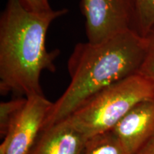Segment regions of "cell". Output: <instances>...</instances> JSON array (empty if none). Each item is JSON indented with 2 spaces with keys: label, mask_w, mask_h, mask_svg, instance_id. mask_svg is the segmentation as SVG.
Returning <instances> with one entry per match:
<instances>
[{
  "label": "cell",
  "mask_w": 154,
  "mask_h": 154,
  "mask_svg": "<svg viewBox=\"0 0 154 154\" xmlns=\"http://www.w3.org/2000/svg\"><path fill=\"white\" fill-rule=\"evenodd\" d=\"M67 9L31 11L22 0H7L0 17V93L17 96L43 94L40 76L56 71L58 49L49 51L46 36L53 21Z\"/></svg>",
  "instance_id": "cell-1"
},
{
  "label": "cell",
  "mask_w": 154,
  "mask_h": 154,
  "mask_svg": "<svg viewBox=\"0 0 154 154\" xmlns=\"http://www.w3.org/2000/svg\"><path fill=\"white\" fill-rule=\"evenodd\" d=\"M144 55V37L136 31L99 43L76 44L67 63L71 82L53 103L42 131L68 118L101 90L138 74Z\"/></svg>",
  "instance_id": "cell-2"
},
{
  "label": "cell",
  "mask_w": 154,
  "mask_h": 154,
  "mask_svg": "<svg viewBox=\"0 0 154 154\" xmlns=\"http://www.w3.org/2000/svg\"><path fill=\"white\" fill-rule=\"evenodd\" d=\"M154 99L147 79L136 74L95 94L66 119L88 138L109 131L135 106Z\"/></svg>",
  "instance_id": "cell-3"
},
{
  "label": "cell",
  "mask_w": 154,
  "mask_h": 154,
  "mask_svg": "<svg viewBox=\"0 0 154 154\" xmlns=\"http://www.w3.org/2000/svg\"><path fill=\"white\" fill-rule=\"evenodd\" d=\"M81 9L90 43H99L128 31H136V0H82Z\"/></svg>",
  "instance_id": "cell-4"
},
{
  "label": "cell",
  "mask_w": 154,
  "mask_h": 154,
  "mask_svg": "<svg viewBox=\"0 0 154 154\" xmlns=\"http://www.w3.org/2000/svg\"><path fill=\"white\" fill-rule=\"evenodd\" d=\"M53 105L44 94L26 97L0 146V154H32Z\"/></svg>",
  "instance_id": "cell-5"
},
{
  "label": "cell",
  "mask_w": 154,
  "mask_h": 154,
  "mask_svg": "<svg viewBox=\"0 0 154 154\" xmlns=\"http://www.w3.org/2000/svg\"><path fill=\"white\" fill-rule=\"evenodd\" d=\"M127 154H136L154 136V99L136 104L111 130Z\"/></svg>",
  "instance_id": "cell-6"
},
{
  "label": "cell",
  "mask_w": 154,
  "mask_h": 154,
  "mask_svg": "<svg viewBox=\"0 0 154 154\" xmlns=\"http://www.w3.org/2000/svg\"><path fill=\"white\" fill-rule=\"evenodd\" d=\"M88 139L64 119L42 131L32 154H82Z\"/></svg>",
  "instance_id": "cell-7"
},
{
  "label": "cell",
  "mask_w": 154,
  "mask_h": 154,
  "mask_svg": "<svg viewBox=\"0 0 154 154\" xmlns=\"http://www.w3.org/2000/svg\"><path fill=\"white\" fill-rule=\"evenodd\" d=\"M82 154H127L111 131L89 138Z\"/></svg>",
  "instance_id": "cell-8"
},
{
  "label": "cell",
  "mask_w": 154,
  "mask_h": 154,
  "mask_svg": "<svg viewBox=\"0 0 154 154\" xmlns=\"http://www.w3.org/2000/svg\"><path fill=\"white\" fill-rule=\"evenodd\" d=\"M26 97H18L0 103V134L4 138L7 134L11 124L22 109Z\"/></svg>",
  "instance_id": "cell-9"
},
{
  "label": "cell",
  "mask_w": 154,
  "mask_h": 154,
  "mask_svg": "<svg viewBox=\"0 0 154 154\" xmlns=\"http://www.w3.org/2000/svg\"><path fill=\"white\" fill-rule=\"evenodd\" d=\"M136 31L145 36L154 26V0H136Z\"/></svg>",
  "instance_id": "cell-10"
},
{
  "label": "cell",
  "mask_w": 154,
  "mask_h": 154,
  "mask_svg": "<svg viewBox=\"0 0 154 154\" xmlns=\"http://www.w3.org/2000/svg\"><path fill=\"white\" fill-rule=\"evenodd\" d=\"M144 37L145 55L138 74L151 83L154 89V26Z\"/></svg>",
  "instance_id": "cell-11"
},
{
  "label": "cell",
  "mask_w": 154,
  "mask_h": 154,
  "mask_svg": "<svg viewBox=\"0 0 154 154\" xmlns=\"http://www.w3.org/2000/svg\"><path fill=\"white\" fill-rule=\"evenodd\" d=\"M24 5L31 11L35 12H47L53 10L49 0H22Z\"/></svg>",
  "instance_id": "cell-12"
},
{
  "label": "cell",
  "mask_w": 154,
  "mask_h": 154,
  "mask_svg": "<svg viewBox=\"0 0 154 154\" xmlns=\"http://www.w3.org/2000/svg\"><path fill=\"white\" fill-rule=\"evenodd\" d=\"M136 154H154V136Z\"/></svg>",
  "instance_id": "cell-13"
}]
</instances>
